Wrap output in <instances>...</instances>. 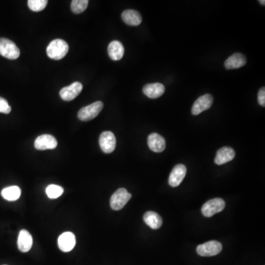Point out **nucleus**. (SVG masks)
<instances>
[{"label": "nucleus", "mask_w": 265, "mask_h": 265, "mask_svg": "<svg viewBox=\"0 0 265 265\" xmlns=\"http://www.w3.org/2000/svg\"><path fill=\"white\" fill-rule=\"evenodd\" d=\"M58 247L63 252H70L74 248L76 245V238L71 232H65L58 237Z\"/></svg>", "instance_id": "12"}, {"label": "nucleus", "mask_w": 265, "mask_h": 265, "mask_svg": "<svg viewBox=\"0 0 265 265\" xmlns=\"http://www.w3.org/2000/svg\"><path fill=\"white\" fill-rule=\"evenodd\" d=\"M11 107L5 99L0 97V113L8 114L11 113Z\"/></svg>", "instance_id": "25"}, {"label": "nucleus", "mask_w": 265, "mask_h": 265, "mask_svg": "<svg viewBox=\"0 0 265 265\" xmlns=\"http://www.w3.org/2000/svg\"><path fill=\"white\" fill-rule=\"evenodd\" d=\"M58 141L56 139L50 134H43L37 137L34 146L38 150H53L56 148Z\"/></svg>", "instance_id": "9"}, {"label": "nucleus", "mask_w": 265, "mask_h": 265, "mask_svg": "<svg viewBox=\"0 0 265 265\" xmlns=\"http://www.w3.org/2000/svg\"><path fill=\"white\" fill-rule=\"evenodd\" d=\"M122 18L129 26H138L142 21L141 14L135 10H126L123 11Z\"/></svg>", "instance_id": "17"}, {"label": "nucleus", "mask_w": 265, "mask_h": 265, "mask_svg": "<svg viewBox=\"0 0 265 265\" xmlns=\"http://www.w3.org/2000/svg\"><path fill=\"white\" fill-rule=\"evenodd\" d=\"M132 195L124 188L117 190L111 196L110 206L113 210H121L130 200Z\"/></svg>", "instance_id": "4"}, {"label": "nucleus", "mask_w": 265, "mask_h": 265, "mask_svg": "<svg viewBox=\"0 0 265 265\" xmlns=\"http://www.w3.org/2000/svg\"><path fill=\"white\" fill-rule=\"evenodd\" d=\"M108 53L113 61H120L123 58L124 48L123 44L119 41H113L108 47Z\"/></svg>", "instance_id": "19"}, {"label": "nucleus", "mask_w": 265, "mask_h": 265, "mask_svg": "<svg viewBox=\"0 0 265 265\" xmlns=\"http://www.w3.org/2000/svg\"><path fill=\"white\" fill-rule=\"evenodd\" d=\"M226 207V203L221 198L209 200L202 206V214L206 217H212L214 214L221 212Z\"/></svg>", "instance_id": "5"}, {"label": "nucleus", "mask_w": 265, "mask_h": 265, "mask_svg": "<svg viewBox=\"0 0 265 265\" xmlns=\"http://www.w3.org/2000/svg\"><path fill=\"white\" fill-rule=\"evenodd\" d=\"M144 223L152 229H159L162 226L163 220L161 216L154 212H147L144 214Z\"/></svg>", "instance_id": "20"}, {"label": "nucleus", "mask_w": 265, "mask_h": 265, "mask_svg": "<svg viewBox=\"0 0 265 265\" xmlns=\"http://www.w3.org/2000/svg\"><path fill=\"white\" fill-rule=\"evenodd\" d=\"M88 5V0H73L71 3V10L74 14H81L86 11Z\"/></svg>", "instance_id": "23"}, {"label": "nucleus", "mask_w": 265, "mask_h": 265, "mask_svg": "<svg viewBox=\"0 0 265 265\" xmlns=\"http://www.w3.org/2000/svg\"><path fill=\"white\" fill-rule=\"evenodd\" d=\"M100 148L105 153H111L116 148L117 140L111 131L103 132L99 138Z\"/></svg>", "instance_id": "7"}, {"label": "nucleus", "mask_w": 265, "mask_h": 265, "mask_svg": "<svg viewBox=\"0 0 265 265\" xmlns=\"http://www.w3.org/2000/svg\"><path fill=\"white\" fill-rule=\"evenodd\" d=\"M83 90V85L80 82L73 83L69 87H64L60 91V96L65 101H71L75 99Z\"/></svg>", "instance_id": "10"}, {"label": "nucleus", "mask_w": 265, "mask_h": 265, "mask_svg": "<svg viewBox=\"0 0 265 265\" xmlns=\"http://www.w3.org/2000/svg\"><path fill=\"white\" fill-rule=\"evenodd\" d=\"M223 250V246L221 243L215 240L207 242L204 244L197 246V254L201 256H214L219 254Z\"/></svg>", "instance_id": "6"}, {"label": "nucleus", "mask_w": 265, "mask_h": 265, "mask_svg": "<svg viewBox=\"0 0 265 265\" xmlns=\"http://www.w3.org/2000/svg\"><path fill=\"white\" fill-rule=\"evenodd\" d=\"M17 246L18 250L22 253H27L31 250L33 246V237L29 231L23 229L19 232Z\"/></svg>", "instance_id": "14"}, {"label": "nucleus", "mask_w": 265, "mask_h": 265, "mask_svg": "<svg viewBox=\"0 0 265 265\" xmlns=\"http://www.w3.org/2000/svg\"><path fill=\"white\" fill-rule=\"evenodd\" d=\"M64 188L58 185L52 184L48 186L46 189V194L49 198L56 199L62 195L64 193Z\"/></svg>", "instance_id": "22"}, {"label": "nucleus", "mask_w": 265, "mask_h": 265, "mask_svg": "<svg viewBox=\"0 0 265 265\" xmlns=\"http://www.w3.org/2000/svg\"><path fill=\"white\" fill-rule=\"evenodd\" d=\"M246 58L241 53H234L231 56L229 57L226 62L225 67L227 70H234V69L241 68L246 64Z\"/></svg>", "instance_id": "18"}, {"label": "nucleus", "mask_w": 265, "mask_h": 265, "mask_svg": "<svg viewBox=\"0 0 265 265\" xmlns=\"http://www.w3.org/2000/svg\"><path fill=\"white\" fill-rule=\"evenodd\" d=\"M258 102H259V105L262 106V107L265 106V88L262 87L259 90V93H258Z\"/></svg>", "instance_id": "26"}, {"label": "nucleus", "mask_w": 265, "mask_h": 265, "mask_svg": "<svg viewBox=\"0 0 265 265\" xmlns=\"http://www.w3.org/2000/svg\"><path fill=\"white\" fill-rule=\"evenodd\" d=\"M68 51V44L63 39L53 40L47 48L49 58L56 61L64 58L67 55Z\"/></svg>", "instance_id": "1"}, {"label": "nucleus", "mask_w": 265, "mask_h": 265, "mask_svg": "<svg viewBox=\"0 0 265 265\" xmlns=\"http://www.w3.org/2000/svg\"><path fill=\"white\" fill-rule=\"evenodd\" d=\"M0 55L8 58V59L15 60L19 57L20 50L13 42L8 38H0Z\"/></svg>", "instance_id": "3"}, {"label": "nucleus", "mask_w": 265, "mask_h": 265, "mask_svg": "<svg viewBox=\"0 0 265 265\" xmlns=\"http://www.w3.org/2000/svg\"></svg>", "instance_id": "28"}, {"label": "nucleus", "mask_w": 265, "mask_h": 265, "mask_svg": "<svg viewBox=\"0 0 265 265\" xmlns=\"http://www.w3.org/2000/svg\"><path fill=\"white\" fill-rule=\"evenodd\" d=\"M213 102H214V98L211 94H206L201 96L193 104L192 114L193 115H198L203 111L209 109L212 107Z\"/></svg>", "instance_id": "8"}, {"label": "nucleus", "mask_w": 265, "mask_h": 265, "mask_svg": "<svg viewBox=\"0 0 265 265\" xmlns=\"http://www.w3.org/2000/svg\"><path fill=\"white\" fill-rule=\"evenodd\" d=\"M187 167L183 164H177L172 170L169 177V184L172 187H178L187 175Z\"/></svg>", "instance_id": "11"}, {"label": "nucleus", "mask_w": 265, "mask_h": 265, "mask_svg": "<svg viewBox=\"0 0 265 265\" xmlns=\"http://www.w3.org/2000/svg\"><path fill=\"white\" fill-rule=\"evenodd\" d=\"M259 2H260L262 5H265V1H259Z\"/></svg>", "instance_id": "27"}, {"label": "nucleus", "mask_w": 265, "mask_h": 265, "mask_svg": "<svg viewBox=\"0 0 265 265\" xmlns=\"http://www.w3.org/2000/svg\"><path fill=\"white\" fill-rule=\"evenodd\" d=\"M165 91V87L163 84L156 83L144 86L143 93L150 99H156L161 97Z\"/></svg>", "instance_id": "16"}, {"label": "nucleus", "mask_w": 265, "mask_h": 265, "mask_svg": "<svg viewBox=\"0 0 265 265\" xmlns=\"http://www.w3.org/2000/svg\"><path fill=\"white\" fill-rule=\"evenodd\" d=\"M21 194V189L17 186L6 187L1 192L2 197L8 201H15L18 200Z\"/></svg>", "instance_id": "21"}, {"label": "nucleus", "mask_w": 265, "mask_h": 265, "mask_svg": "<svg viewBox=\"0 0 265 265\" xmlns=\"http://www.w3.org/2000/svg\"><path fill=\"white\" fill-rule=\"evenodd\" d=\"M103 108V103L97 101L81 108L77 114V117L81 121L87 122L96 118Z\"/></svg>", "instance_id": "2"}, {"label": "nucleus", "mask_w": 265, "mask_h": 265, "mask_svg": "<svg viewBox=\"0 0 265 265\" xmlns=\"http://www.w3.org/2000/svg\"><path fill=\"white\" fill-rule=\"evenodd\" d=\"M47 0H29L28 2L30 9L35 12L43 11L47 7Z\"/></svg>", "instance_id": "24"}, {"label": "nucleus", "mask_w": 265, "mask_h": 265, "mask_svg": "<svg viewBox=\"0 0 265 265\" xmlns=\"http://www.w3.org/2000/svg\"><path fill=\"white\" fill-rule=\"evenodd\" d=\"M235 155L236 153H235L234 150L231 147H222L217 151L215 159H214V162L217 165H223V164L232 161L234 159Z\"/></svg>", "instance_id": "15"}, {"label": "nucleus", "mask_w": 265, "mask_h": 265, "mask_svg": "<svg viewBox=\"0 0 265 265\" xmlns=\"http://www.w3.org/2000/svg\"><path fill=\"white\" fill-rule=\"evenodd\" d=\"M149 148L155 153H161L166 148V141L164 137L156 133L149 135L147 139Z\"/></svg>", "instance_id": "13"}]
</instances>
